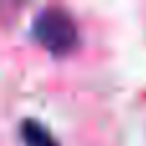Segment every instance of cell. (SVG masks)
<instances>
[{
  "label": "cell",
  "mask_w": 146,
  "mask_h": 146,
  "mask_svg": "<svg viewBox=\"0 0 146 146\" xmlns=\"http://www.w3.org/2000/svg\"><path fill=\"white\" fill-rule=\"evenodd\" d=\"M21 139L26 146H59L46 126H41L38 121H31V118L21 123Z\"/></svg>",
  "instance_id": "cell-2"
},
{
  "label": "cell",
  "mask_w": 146,
  "mask_h": 146,
  "mask_svg": "<svg viewBox=\"0 0 146 146\" xmlns=\"http://www.w3.org/2000/svg\"><path fill=\"white\" fill-rule=\"evenodd\" d=\"M31 36L51 54L62 56L77 46V26L72 15L62 8H46L33 18Z\"/></svg>",
  "instance_id": "cell-1"
}]
</instances>
